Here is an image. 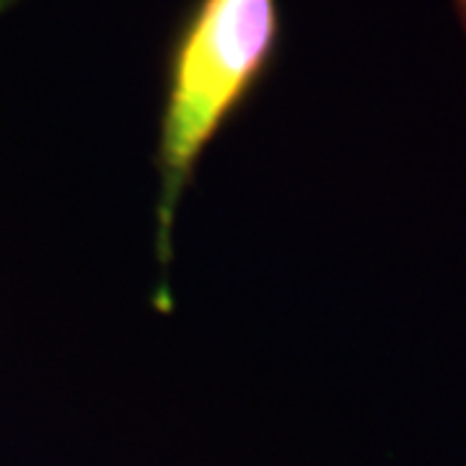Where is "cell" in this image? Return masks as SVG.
<instances>
[{"instance_id": "cell-1", "label": "cell", "mask_w": 466, "mask_h": 466, "mask_svg": "<svg viewBox=\"0 0 466 466\" xmlns=\"http://www.w3.org/2000/svg\"><path fill=\"white\" fill-rule=\"evenodd\" d=\"M278 0H200L168 67L158 137L156 251L167 265L184 189L223 122L249 94L278 42Z\"/></svg>"}, {"instance_id": "cell-2", "label": "cell", "mask_w": 466, "mask_h": 466, "mask_svg": "<svg viewBox=\"0 0 466 466\" xmlns=\"http://www.w3.org/2000/svg\"><path fill=\"white\" fill-rule=\"evenodd\" d=\"M453 5H456L459 21H461V26H464V32H466V0H453Z\"/></svg>"}, {"instance_id": "cell-3", "label": "cell", "mask_w": 466, "mask_h": 466, "mask_svg": "<svg viewBox=\"0 0 466 466\" xmlns=\"http://www.w3.org/2000/svg\"><path fill=\"white\" fill-rule=\"evenodd\" d=\"M3 3H5V0H0V5H3Z\"/></svg>"}]
</instances>
